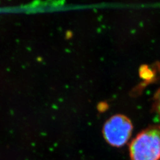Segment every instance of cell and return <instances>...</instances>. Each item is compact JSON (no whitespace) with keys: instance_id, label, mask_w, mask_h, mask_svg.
Segmentation results:
<instances>
[{"instance_id":"1","label":"cell","mask_w":160,"mask_h":160,"mask_svg":"<svg viewBox=\"0 0 160 160\" xmlns=\"http://www.w3.org/2000/svg\"><path fill=\"white\" fill-rule=\"evenodd\" d=\"M129 155L131 160H160V125L140 132L130 144Z\"/></svg>"},{"instance_id":"2","label":"cell","mask_w":160,"mask_h":160,"mask_svg":"<svg viewBox=\"0 0 160 160\" xmlns=\"http://www.w3.org/2000/svg\"><path fill=\"white\" fill-rule=\"evenodd\" d=\"M133 125L131 120L123 114H116L109 118L103 129L104 138L114 147H121L131 137Z\"/></svg>"},{"instance_id":"3","label":"cell","mask_w":160,"mask_h":160,"mask_svg":"<svg viewBox=\"0 0 160 160\" xmlns=\"http://www.w3.org/2000/svg\"><path fill=\"white\" fill-rule=\"evenodd\" d=\"M154 106L156 112L160 116V89L156 94Z\"/></svg>"}]
</instances>
